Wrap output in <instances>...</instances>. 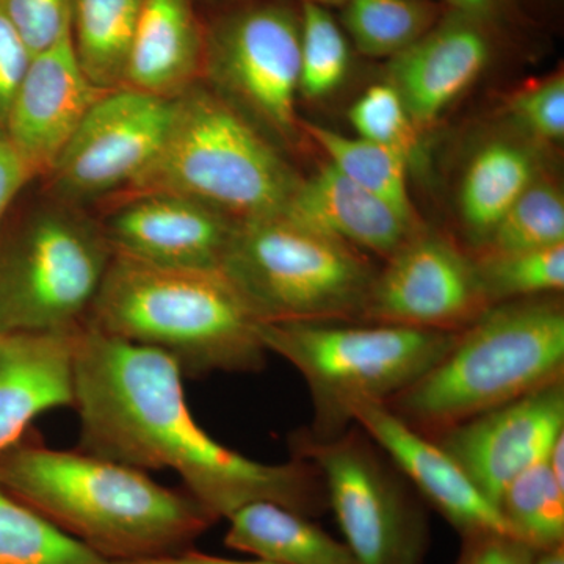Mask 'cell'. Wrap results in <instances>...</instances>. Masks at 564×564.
<instances>
[{"mask_svg": "<svg viewBox=\"0 0 564 564\" xmlns=\"http://www.w3.org/2000/svg\"><path fill=\"white\" fill-rule=\"evenodd\" d=\"M470 254L491 306L563 292L564 243L541 250Z\"/></svg>", "mask_w": 564, "mask_h": 564, "instance_id": "obj_30", "label": "cell"}, {"mask_svg": "<svg viewBox=\"0 0 564 564\" xmlns=\"http://www.w3.org/2000/svg\"><path fill=\"white\" fill-rule=\"evenodd\" d=\"M262 318L221 269L159 265L115 252L87 325L172 356L184 378L256 373Z\"/></svg>", "mask_w": 564, "mask_h": 564, "instance_id": "obj_3", "label": "cell"}, {"mask_svg": "<svg viewBox=\"0 0 564 564\" xmlns=\"http://www.w3.org/2000/svg\"><path fill=\"white\" fill-rule=\"evenodd\" d=\"M35 176L6 132L0 131V221L21 188Z\"/></svg>", "mask_w": 564, "mask_h": 564, "instance_id": "obj_36", "label": "cell"}, {"mask_svg": "<svg viewBox=\"0 0 564 564\" xmlns=\"http://www.w3.org/2000/svg\"><path fill=\"white\" fill-rule=\"evenodd\" d=\"M143 3L144 0H73L74 54L96 87L122 88Z\"/></svg>", "mask_w": 564, "mask_h": 564, "instance_id": "obj_23", "label": "cell"}, {"mask_svg": "<svg viewBox=\"0 0 564 564\" xmlns=\"http://www.w3.org/2000/svg\"><path fill=\"white\" fill-rule=\"evenodd\" d=\"M455 564H534L538 552L514 534L484 530L466 534Z\"/></svg>", "mask_w": 564, "mask_h": 564, "instance_id": "obj_34", "label": "cell"}, {"mask_svg": "<svg viewBox=\"0 0 564 564\" xmlns=\"http://www.w3.org/2000/svg\"><path fill=\"white\" fill-rule=\"evenodd\" d=\"M87 545L62 532L0 484V564H102Z\"/></svg>", "mask_w": 564, "mask_h": 564, "instance_id": "obj_27", "label": "cell"}, {"mask_svg": "<svg viewBox=\"0 0 564 564\" xmlns=\"http://www.w3.org/2000/svg\"><path fill=\"white\" fill-rule=\"evenodd\" d=\"M564 433V378L436 434L432 440L463 467L492 505L507 485L547 458Z\"/></svg>", "mask_w": 564, "mask_h": 564, "instance_id": "obj_13", "label": "cell"}, {"mask_svg": "<svg viewBox=\"0 0 564 564\" xmlns=\"http://www.w3.org/2000/svg\"><path fill=\"white\" fill-rule=\"evenodd\" d=\"M280 214L384 261L423 229L421 220L406 217L329 163L306 180L300 177Z\"/></svg>", "mask_w": 564, "mask_h": 564, "instance_id": "obj_18", "label": "cell"}, {"mask_svg": "<svg viewBox=\"0 0 564 564\" xmlns=\"http://www.w3.org/2000/svg\"><path fill=\"white\" fill-rule=\"evenodd\" d=\"M356 135L373 141L399 154L408 166L419 169L423 161L421 131L388 82L373 85L348 110Z\"/></svg>", "mask_w": 564, "mask_h": 564, "instance_id": "obj_31", "label": "cell"}, {"mask_svg": "<svg viewBox=\"0 0 564 564\" xmlns=\"http://www.w3.org/2000/svg\"><path fill=\"white\" fill-rule=\"evenodd\" d=\"M262 343L292 364L310 388L307 436L329 441L352 425L361 400L388 402L448 351L456 333L369 322H263Z\"/></svg>", "mask_w": 564, "mask_h": 564, "instance_id": "obj_6", "label": "cell"}, {"mask_svg": "<svg viewBox=\"0 0 564 564\" xmlns=\"http://www.w3.org/2000/svg\"><path fill=\"white\" fill-rule=\"evenodd\" d=\"M206 25L193 0H144L122 88L172 99L204 76Z\"/></svg>", "mask_w": 564, "mask_h": 564, "instance_id": "obj_20", "label": "cell"}, {"mask_svg": "<svg viewBox=\"0 0 564 564\" xmlns=\"http://www.w3.org/2000/svg\"><path fill=\"white\" fill-rule=\"evenodd\" d=\"M182 381L172 356L85 326L74 347L80 451L141 470H174L218 521L254 502L307 518L328 510L313 463H259L225 447L193 417Z\"/></svg>", "mask_w": 564, "mask_h": 564, "instance_id": "obj_1", "label": "cell"}, {"mask_svg": "<svg viewBox=\"0 0 564 564\" xmlns=\"http://www.w3.org/2000/svg\"><path fill=\"white\" fill-rule=\"evenodd\" d=\"M107 91L85 76L68 33L51 50L33 55L3 132L35 174H47L93 104Z\"/></svg>", "mask_w": 564, "mask_h": 564, "instance_id": "obj_16", "label": "cell"}, {"mask_svg": "<svg viewBox=\"0 0 564 564\" xmlns=\"http://www.w3.org/2000/svg\"><path fill=\"white\" fill-rule=\"evenodd\" d=\"M489 307L470 251L423 228L378 270L362 322L459 333Z\"/></svg>", "mask_w": 564, "mask_h": 564, "instance_id": "obj_11", "label": "cell"}, {"mask_svg": "<svg viewBox=\"0 0 564 564\" xmlns=\"http://www.w3.org/2000/svg\"><path fill=\"white\" fill-rule=\"evenodd\" d=\"M541 174L533 143L514 139L488 141L475 152L459 187V215L474 248Z\"/></svg>", "mask_w": 564, "mask_h": 564, "instance_id": "obj_22", "label": "cell"}, {"mask_svg": "<svg viewBox=\"0 0 564 564\" xmlns=\"http://www.w3.org/2000/svg\"><path fill=\"white\" fill-rule=\"evenodd\" d=\"M563 243V192L556 182L541 173L497 223L485 242L470 252L503 254Z\"/></svg>", "mask_w": 564, "mask_h": 564, "instance_id": "obj_28", "label": "cell"}, {"mask_svg": "<svg viewBox=\"0 0 564 564\" xmlns=\"http://www.w3.org/2000/svg\"><path fill=\"white\" fill-rule=\"evenodd\" d=\"M447 10L458 11L475 20L497 28L500 21L510 17L514 0H444Z\"/></svg>", "mask_w": 564, "mask_h": 564, "instance_id": "obj_37", "label": "cell"}, {"mask_svg": "<svg viewBox=\"0 0 564 564\" xmlns=\"http://www.w3.org/2000/svg\"><path fill=\"white\" fill-rule=\"evenodd\" d=\"M351 65V43L329 7L300 2V95L321 101L340 87Z\"/></svg>", "mask_w": 564, "mask_h": 564, "instance_id": "obj_29", "label": "cell"}, {"mask_svg": "<svg viewBox=\"0 0 564 564\" xmlns=\"http://www.w3.org/2000/svg\"><path fill=\"white\" fill-rule=\"evenodd\" d=\"M494 33L496 28L484 21L445 10L432 31L389 58L386 82L419 131H430L485 73L496 46Z\"/></svg>", "mask_w": 564, "mask_h": 564, "instance_id": "obj_14", "label": "cell"}, {"mask_svg": "<svg viewBox=\"0 0 564 564\" xmlns=\"http://www.w3.org/2000/svg\"><path fill=\"white\" fill-rule=\"evenodd\" d=\"M204 77L273 143L299 144L300 7L256 0L206 25Z\"/></svg>", "mask_w": 564, "mask_h": 564, "instance_id": "obj_10", "label": "cell"}, {"mask_svg": "<svg viewBox=\"0 0 564 564\" xmlns=\"http://www.w3.org/2000/svg\"><path fill=\"white\" fill-rule=\"evenodd\" d=\"M225 544L273 564H358L345 543L302 513L273 502L245 505L228 518Z\"/></svg>", "mask_w": 564, "mask_h": 564, "instance_id": "obj_21", "label": "cell"}, {"mask_svg": "<svg viewBox=\"0 0 564 564\" xmlns=\"http://www.w3.org/2000/svg\"><path fill=\"white\" fill-rule=\"evenodd\" d=\"M508 529L534 551L564 545V484L547 458L514 477L497 502Z\"/></svg>", "mask_w": 564, "mask_h": 564, "instance_id": "obj_26", "label": "cell"}, {"mask_svg": "<svg viewBox=\"0 0 564 564\" xmlns=\"http://www.w3.org/2000/svg\"><path fill=\"white\" fill-rule=\"evenodd\" d=\"M350 414L352 423L372 437L462 536L484 530L511 533L499 508L478 491L463 467L436 441L393 414L388 404L361 400L351 404Z\"/></svg>", "mask_w": 564, "mask_h": 564, "instance_id": "obj_17", "label": "cell"}, {"mask_svg": "<svg viewBox=\"0 0 564 564\" xmlns=\"http://www.w3.org/2000/svg\"><path fill=\"white\" fill-rule=\"evenodd\" d=\"M300 2H302V0H300ZM307 2H317V3H322V6H325V7H333V6L340 7L345 2V0H307Z\"/></svg>", "mask_w": 564, "mask_h": 564, "instance_id": "obj_40", "label": "cell"}, {"mask_svg": "<svg viewBox=\"0 0 564 564\" xmlns=\"http://www.w3.org/2000/svg\"><path fill=\"white\" fill-rule=\"evenodd\" d=\"M0 484L109 562L182 554L218 521L185 489L80 448L47 447L29 433L0 454Z\"/></svg>", "mask_w": 564, "mask_h": 564, "instance_id": "obj_2", "label": "cell"}, {"mask_svg": "<svg viewBox=\"0 0 564 564\" xmlns=\"http://www.w3.org/2000/svg\"><path fill=\"white\" fill-rule=\"evenodd\" d=\"M564 378L560 293L494 304L389 410L434 437Z\"/></svg>", "mask_w": 564, "mask_h": 564, "instance_id": "obj_4", "label": "cell"}, {"mask_svg": "<svg viewBox=\"0 0 564 564\" xmlns=\"http://www.w3.org/2000/svg\"><path fill=\"white\" fill-rule=\"evenodd\" d=\"M293 458L317 467L328 507L358 564H422L429 522L400 470L361 426L329 441L292 440Z\"/></svg>", "mask_w": 564, "mask_h": 564, "instance_id": "obj_9", "label": "cell"}, {"mask_svg": "<svg viewBox=\"0 0 564 564\" xmlns=\"http://www.w3.org/2000/svg\"><path fill=\"white\" fill-rule=\"evenodd\" d=\"M223 272L262 322H362L369 254L282 214L237 223Z\"/></svg>", "mask_w": 564, "mask_h": 564, "instance_id": "obj_7", "label": "cell"}, {"mask_svg": "<svg viewBox=\"0 0 564 564\" xmlns=\"http://www.w3.org/2000/svg\"><path fill=\"white\" fill-rule=\"evenodd\" d=\"M534 564H564V545L538 552Z\"/></svg>", "mask_w": 564, "mask_h": 564, "instance_id": "obj_39", "label": "cell"}, {"mask_svg": "<svg viewBox=\"0 0 564 564\" xmlns=\"http://www.w3.org/2000/svg\"><path fill=\"white\" fill-rule=\"evenodd\" d=\"M77 334L0 332V454L41 414L74 406Z\"/></svg>", "mask_w": 564, "mask_h": 564, "instance_id": "obj_19", "label": "cell"}, {"mask_svg": "<svg viewBox=\"0 0 564 564\" xmlns=\"http://www.w3.org/2000/svg\"><path fill=\"white\" fill-rule=\"evenodd\" d=\"M237 223L185 196L143 193L124 196L102 229L115 252L159 265L221 269Z\"/></svg>", "mask_w": 564, "mask_h": 564, "instance_id": "obj_15", "label": "cell"}, {"mask_svg": "<svg viewBox=\"0 0 564 564\" xmlns=\"http://www.w3.org/2000/svg\"><path fill=\"white\" fill-rule=\"evenodd\" d=\"M31 61V52L0 13V131H3L14 93Z\"/></svg>", "mask_w": 564, "mask_h": 564, "instance_id": "obj_35", "label": "cell"}, {"mask_svg": "<svg viewBox=\"0 0 564 564\" xmlns=\"http://www.w3.org/2000/svg\"><path fill=\"white\" fill-rule=\"evenodd\" d=\"M0 13L33 57L70 33L73 0H0Z\"/></svg>", "mask_w": 564, "mask_h": 564, "instance_id": "obj_33", "label": "cell"}, {"mask_svg": "<svg viewBox=\"0 0 564 564\" xmlns=\"http://www.w3.org/2000/svg\"><path fill=\"white\" fill-rule=\"evenodd\" d=\"M172 118V101L117 88L98 99L52 166L65 198H98L124 191L154 161Z\"/></svg>", "mask_w": 564, "mask_h": 564, "instance_id": "obj_12", "label": "cell"}, {"mask_svg": "<svg viewBox=\"0 0 564 564\" xmlns=\"http://www.w3.org/2000/svg\"><path fill=\"white\" fill-rule=\"evenodd\" d=\"M508 115L532 143L556 144L564 139V76L562 70L510 96Z\"/></svg>", "mask_w": 564, "mask_h": 564, "instance_id": "obj_32", "label": "cell"}, {"mask_svg": "<svg viewBox=\"0 0 564 564\" xmlns=\"http://www.w3.org/2000/svg\"><path fill=\"white\" fill-rule=\"evenodd\" d=\"M113 256L87 217L51 206L0 247V332L79 333Z\"/></svg>", "mask_w": 564, "mask_h": 564, "instance_id": "obj_8", "label": "cell"}, {"mask_svg": "<svg viewBox=\"0 0 564 564\" xmlns=\"http://www.w3.org/2000/svg\"><path fill=\"white\" fill-rule=\"evenodd\" d=\"M340 9L355 50L388 61L432 31L447 10L434 0H345Z\"/></svg>", "mask_w": 564, "mask_h": 564, "instance_id": "obj_24", "label": "cell"}, {"mask_svg": "<svg viewBox=\"0 0 564 564\" xmlns=\"http://www.w3.org/2000/svg\"><path fill=\"white\" fill-rule=\"evenodd\" d=\"M299 181L276 143L198 82L172 99L161 150L124 196L172 193L245 221L280 214Z\"/></svg>", "mask_w": 564, "mask_h": 564, "instance_id": "obj_5", "label": "cell"}, {"mask_svg": "<svg viewBox=\"0 0 564 564\" xmlns=\"http://www.w3.org/2000/svg\"><path fill=\"white\" fill-rule=\"evenodd\" d=\"M302 129L343 176L386 199L406 217L421 220L408 191L410 166L399 154L362 137L344 135L314 122H302Z\"/></svg>", "mask_w": 564, "mask_h": 564, "instance_id": "obj_25", "label": "cell"}, {"mask_svg": "<svg viewBox=\"0 0 564 564\" xmlns=\"http://www.w3.org/2000/svg\"><path fill=\"white\" fill-rule=\"evenodd\" d=\"M102 564H273L262 562V560H232L221 558V556H212L199 554L195 549L182 552V554L161 556V558L137 560V562H109L106 560Z\"/></svg>", "mask_w": 564, "mask_h": 564, "instance_id": "obj_38", "label": "cell"}]
</instances>
